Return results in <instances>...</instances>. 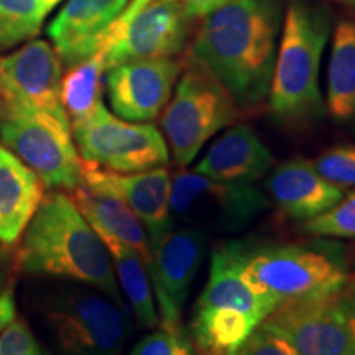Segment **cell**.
<instances>
[{
	"label": "cell",
	"mask_w": 355,
	"mask_h": 355,
	"mask_svg": "<svg viewBox=\"0 0 355 355\" xmlns=\"http://www.w3.org/2000/svg\"><path fill=\"white\" fill-rule=\"evenodd\" d=\"M279 30V0H229L204 17L189 56L224 84L239 109L259 107L268 99Z\"/></svg>",
	"instance_id": "1"
},
{
	"label": "cell",
	"mask_w": 355,
	"mask_h": 355,
	"mask_svg": "<svg viewBox=\"0 0 355 355\" xmlns=\"http://www.w3.org/2000/svg\"><path fill=\"white\" fill-rule=\"evenodd\" d=\"M21 272L69 279L125 306L107 247L63 191L44 194L19 250Z\"/></svg>",
	"instance_id": "2"
},
{
	"label": "cell",
	"mask_w": 355,
	"mask_h": 355,
	"mask_svg": "<svg viewBox=\"0 0 355 355\" xmlns=\"http://www.w3.org/2000/svg\"><path fill=\"white\" fill-rule=\"evenodd\" d=\"M282 30L268 105L279 122L304 123L324 109L319 71L331 35V13L309 0H291Z\"/></svg>",
	"instance_id": "3"
},
{
	"label": "cell",
	"mask_w": 355,
	"mask_h": 355,
	"mask_svg": "<svg viewBox=\"0 0 355 355\" xmlns=\"http://www.w3.org/2000/svg\"><path fill=\"white\" fill-rule=\"evenodd\" d=\"M242 275L275 308L334 295L350 282L343 257L332 247L319 243L266 247L252 243Z\"/></svg>",
	"instance_id": "4"
},
{
	"label": "cell",
	"mask_w": 355,
	"mask_h": 355,
	"mask_svg": "<svg viewBox=\"0 0 355 355\" xmlns=\"http://www.w3.org/2000/svg\"><path fill=\"white\" fill-rule=\"evenodd\" d=\"M239 112L224 84L189 56L162 115L163 137L176 165L189 166L212 137L237 121Z\"/></svg>",
	"instance_id": "5"
},
{
	"label": "cell",
	"mask_w": 355,
	"mask_h": 355,
	"mask_svg": "<svg viewBox=\"0 0 355 355\" xmlns=\"http://www.w3.org/2000/svg\"><path fill=\"white\" fill-rule=\"evenodd\" d=\"M61 355H122L130 336L125 306L92 288H63L43 306Z\"/></svg>",
	"instance_id": "6"
},
{
	"label": "cell",
	"mask_w": 355,
	"mask_h": 355,
	"mask_svg": "<svg viewBox=\"0 0 355 355\" xmlns=\"http://www.w3.org/2000/svg\"><path fill=\"white\" fill-rule=\"evenodd\" d=\"M0 139L50 189L83 184V158L71 123L0 97Z\"/></svg>",
	"instance_id": "7"
},
{
	"label": "cell",
	"mask_w": 355,
	"mask_h": 355,
	"mask_svg": "<svg viewBox=\"0 0 355 355\" xmlns=\"http://www.w3.org/2000/svg\"><path fill=\"white\" fill-rule=\"evenodd\" d=\"M268 207L270 198L252 183L212 180L196 171L171 175L173 225L234 234L248 227Z\"/></svg>",
	"instance_id": "8"
},
{
	"label": "cell",
	"mask_w": 355,
	"mask_h": 355,
	"mask_svg": "<svg viewBox=\"0 0 355 355\" xmlns=\"http://www.w3.org/2000/svg\"><path fill=\"white\" fill-rule=\"evenodd\" d=\"M83 162L119 173L166 166L170 150L163 133L150 122H128L101 104L94 112L71 123Z\"/></svg>",
	"instance_id": "9"
},
{
	"label": "cell",
	"mask_w": 355,
	"mask_h": 355,
	"mask_svg": "<svg viewBox=\"0 0 355 355\" xmlns=\"http://www.w3.org/2000/svg\"><path fill=\"white\" fill-rule=\"evenodd\" d=\"M189 19L184 3L176 0H130L109 26L97 55L105 71L123 61L176 56L186 46Z\"/></svg>",
	"instance_id": "10"
},
{
	"label": "cell",
	"mask_w": 355,
	"mask_h": 355,
	"mask_svg": "<svg viewBox=\"0 0 355 355\" xmlns=\"http://www.w3.org/2000/svg\"><path fill=\"white\" fill-rule=\"evenodd\" d=\"M260 326L282 336L300 355H354L355 278L334 295L278 306Z\"/></svg>",
	"instance_id": "11"
},
{
	"label": "cell",
	"mask_w": 355,
	"mask_h": 355,
	"mask_svg": "<svg viewBox=\"0 0 355 355\" xmlns=\"http://www.w3.org/2000/svg\"><path fill=\"white\" fill-rule=\"evenodd\" d=\"M206 248L207 232L189 225H173L152 250L148 275L159 327L183 329L184 308Z\"/></svg>",
	"instance_id": "12"
},
{
	"label": "cell",
	"mask_w": 355,
	"mask_h": 355,
	"mask_svg": "<svg viewBox=\"0 0 355 355\" xmlns=\"http://www.w3.org/2000/svg\"><path fill=\"white\" fill-rule=\"evenodd\" d=\"M183 61L176 58H145L112 66L107 73L110 107L128 122H153L171 99Z\"/></svg>",
	"instance_id": "13"
},
{
	"label": "cell",
	"mask_w": 355,
	"mask_h": 355,
	"mask_svg": "<svg viewBox=\"0 0 355 355\" xmlns=\"http://www.w3.org/2000/svg\"><path fill=\"white\" fill-rule=\"evenodd\" d=\"M61 58L42 40L0 60L2 99L69 122L61 102Z\"/></svg>",
	"instance_id": "14"
},
{
	"label": "cell",
	"mask_w": 355,
	"mask_h": 355,
	"mask_svg": "<svg viewBox=\"0 0 355 355\" xmlns=\"http://www.w3.org/2000/svg\"><path fill=\"white\" fill-rule=\"evenodd\" d=\"M83 184L99 193L112 194L125 202L144 224L152 250L173 227L171 173L166 166L139 173H119L83 162Z\"/></svg>",
	"instance_id": "15"
},
{
	"label": "cell",
	"mask_w": 355,
	"mask_h": 355,
	"mask_svg": "<svg viewBox=\"0 0 355 355\" xmlns=\"http://www.w3.org/2000/svg\"><path fill=\"white\" fill-rule=\"evenodd\" d=\"M130 0H68L51 21L48 35L68 66L99 51L109 26L125 10Z\"/></svg>",
	"instance_id": "16"
},
{
	"label": "cell",
	"mask_w": 355,
	"mask_h": 355,
	"mask_svg": "<svg viewBox=\"0 0 355 355\" xmlns=\"http://www.w3.org/2000/svg\"><path fill=\"white\" fill-rule=\"evenodd\" d=\"M265 193L290 219L306 222L331 209L344 196L319 175L313 162L296 157L278 165L265 181Z\"/></svg>",
	"instance_id": "17"
},
{
	"label": "cell",
	"mask_w": 355,
	"mask_h": 355,
	"mask_svg": "<svg viewBox=\"0 0 355 355\" xmlns=\"http://www.w3.org/2000/svg\"><path fill=\"white\" fill-rule=\"evenodd\" d=\"M275 157L257 132L237 123L211 144L193 171L219 181L254 183L272 171Z\"/></svg>",
	"instance_id": "18"
},
{
	"label": "cell",
	"mask_w": 355,
	"mask_h": 355,
	"mask_svg": "<svg viewBox=\"0 0 355 355\" xmlns=\"http://www.w3.org/2000/svg\"><path fill=\"white\" fill-rule=\"evenodd\" d=\"M44 196L43 183L32 168L0 145V242L13 245Z\"/></svg>",
	"instance_id": "19"
},
{
	"label": "cell",
	"mask_w": 355,
	"mask_h": 355,
	"mask_svg": "<svg viewBox=\"0 0 355 355\" xmlns=\"http://www.w3.org/2000/svg\"><path fill=\"white\" fill-rule=\"evenodd\" d=\"M71 199L78 206L91 227L101 237H110L130 247L145 261L146 268L152 265V247L148 234L125 202L112 194L89 189L86 184L71 191Z\"/></svg>",
	"instance_id": "20"
},
{
	"label": "cell",
	"mask_w": 355,
	"mask_h": 355,
	"mask_svg": "<svg viewBox=\"0 0 355 355\" xmlns=\"http://www.w3.org/2000/svg\"><path fill=\"white\" fill-rule=\"evenodd\" d=\"M326 105L339 123L355 125V20L337 24L327 69Z\"/></svg>",
	"instance_id": "21"
},
{
	"label": "cell",
	"mask_w": 355,
	"mask_h": 355,
	"mask_svg": "<svg viewBox=\"0 0 355 355\" xmlns=\"http://www.w3.org/2000/svg\"><path fill=\"white\" fill-rule=\"evenodd\" d=\"M101 237V235H99ZM107 247L114 263V272L122 295L132 306L137 321L146 329L158 326V311L155 304L153 288L150 282L148 268L140 255L130 247L110 237H101Z\"/></svg>",
	"instance_id": "22"
},
{
	"label": "cell",
	"mask_w": 355,
	"mask_h": 355,
	"mask_svg": "<svg viewBox=\"0 0 355 355\" xmlns=\"http://www.w3.org/2000/svg\"><path fill=\"white\" fill-rule=\"evenodd\" d=\"M104 74V61L97 53L81 63L69 66L66 76L61 79V102L71 123L87 117L101 104H104L102 102Z\"/></svg>",
	"instance_id": "23"
},
{
	"label": "cell",
	"mask_w": 355,
	"mask_h": 355,
	"mask_svg": "<svg viewBox=\"0 0 355 355\" xmlns=\"http://www.w3.org/2000/svg\"><path fill=\"white\" fill-rule=\"evenodd\" d=\"M48 13L42 0H0V48L33 38Z\"/></svg>",
	"instance_id": "24"
},
{
	"label": "cell",
	"mask_w": 355,
	"mask_h": 355,
	"mask_svg": "<svg viewBox=\"0 0 355 355\" xmlns=\"http://www.w3.org/2000/svg\"><path fill=\"white\" fill-rule=\"evenodd\" d=\"M306 234L326 239H355V191L344 194L331 209L301 222Z\"/></svg>",
	"instance_id": "25"
},
{
	"label": "cell",
	"mask_w": 355,
	"mask_h": 355,
	"mask_svg": "<svg viewBox=\"0 0 355 355\" xmlns=\"http://www.w3.org/2000/svg\"><path fill=\"white\" fill-rule=\"evenodd\" d=\"M324 180L337 188H355V145H336L313 159Z\"/></svg>",
	"instance_id": "26"
},
{
	"label": "cell",
	"mask_w": 355,
	"mask_h": 355,
	"mask_svg": "<svg viewBox=\"0 0 355 355\" xmlns=\"http://www.w3.org/2000/svg\"><path fill=\"white\" fill-rule=\"evenodd\" d=\"M128 355H196V352L183 329L159 327L158 331L141 337Z\"/></svg>",
	"instance_id": "27"
},
{
	"label": "cell",
	"mask_w": 355,
	"mask_h": 355,
	"mask_svg": "<svg viewBox=\"0 0 355 355\" xmlns=\"http://www.w3.org/2000/svg\"><path fill=\"white\" fill-rule=\"evenodd\" d=\"M0 355H44L25 321L15 318L0 334Z\"/></svg>",
	"instance_id": "28"
},
{
	"label": "cell",
	"mask_w": 355,
	"mask_h": 355,
	"mask_svg": "<svg viewBox=\"0 0 355 355\" xmlns=\"http://www.w3.org/2000/svg\"><path fill=\"white\" fill-rule=\"evenodd\" d=\"M235 355H300V352L282 336L259 326Z\"/></svg>",
	"instance_id": "29"
},
{
	"label": "cell",
	"mask_w": 355,
	"mask_h": 355,
	"mask_svg": "<svg viewBox=\"0 0 355 355\" xmlns=\"http://www.w3.org/2000/svg\"><path fill=\"white\" fill-rule=\"evenodd\" d=\"M17 318L15 296L10 288L0 293V334Z\"/></svg>",
	"instance_id": "30"
},
{
	"label": "cell",
	"mask_w": 355,
	"mask_h": 355,
	"mask_svg": "<svg viewBox=\"0 0 355 355\" xmlns=\"http://www.w3.org/2000/svg\"><path fill=\"white\" fill-rule=\"evenodd\" d=\"M229 0H184V8L188 15L193 17H206L211 12L227 3Z\"/></svg>",
	"instance_id": "31"
},
{
	"label": "cell",
	"mask_w": 355,
	"mask_h": 355,
	"mask_svg": "<svg viewBox=\"0 0 355 355\" xmlns=\"http://www.w3.org/2000/svg\"><path fill=\"white\" fill-rule=\"evenodd\" d=\"M8 273H10V255L6 245L0 242V293L6 290Z\"/></svg>",
	"instance_id": "32"
},
{
	"label": "cell",
	"mask_w": 355,
	"mask_h": 355,
	"mask_svg": "<svg viewBox=\"0 0 355 355\" xmlns=\"http://www.w3.org/2000/svg\"><path fill=\"white\" fill-rule=\"evenodd\" d=\"M42 2L44 3V6H46L48 8H50V10H51V8L53 7H55L56 6V3H60L61 2V0H42Z\"/></svg>",
	"instance_id": "33"
},
{
	"label": "cell",
	"mask_w": 355,
	"mask_h": 355,
	"mask_svg": "<svg viewBox=\"0 0 355 355\" xmlns=\"http://www.w3.org/2000/svg\"><path fill=\"white\" fill-rule=\"evenodd\" d=\"M339 2H343V3H345V6L355 7V0H339Z\"/></svg>",
	"instance_id": "34"
},
{
	"label": "cell",
	"mask_w": 355,
	"mask_h": 355,
	"mask_svg": "<svg viewBox=\"0 0 355 355\" xmlns=\"http://www.w3.org/2000/svg\"><path fill=\"white\" fill-rule=\"evenodd\" d=\"M354 355H355V352H354Z\"/></svg>",
	"instance_id": "35"
}]
</instances>
